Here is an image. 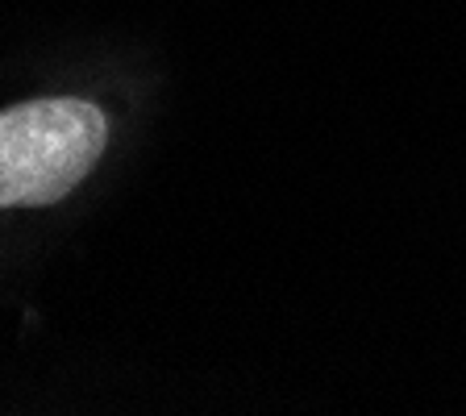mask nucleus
Here are the masks:
<instances>
[{
    "instance_id": "nucleus-1",
    "label": "nucleus",
    "mask_w": 466,
    "mask_h": 416,
    "mask_svg": "<svg viewBox=\"0 0 466 416\" xmlns=\"http://www.w3.org/2000/svg\"><path fill=\"white\" fill-rule=\"evenodd\" d=\"M108 121L87 100H34L0 113V208L55 204L92 171Z\"/></svg>"
}]
</instances>
